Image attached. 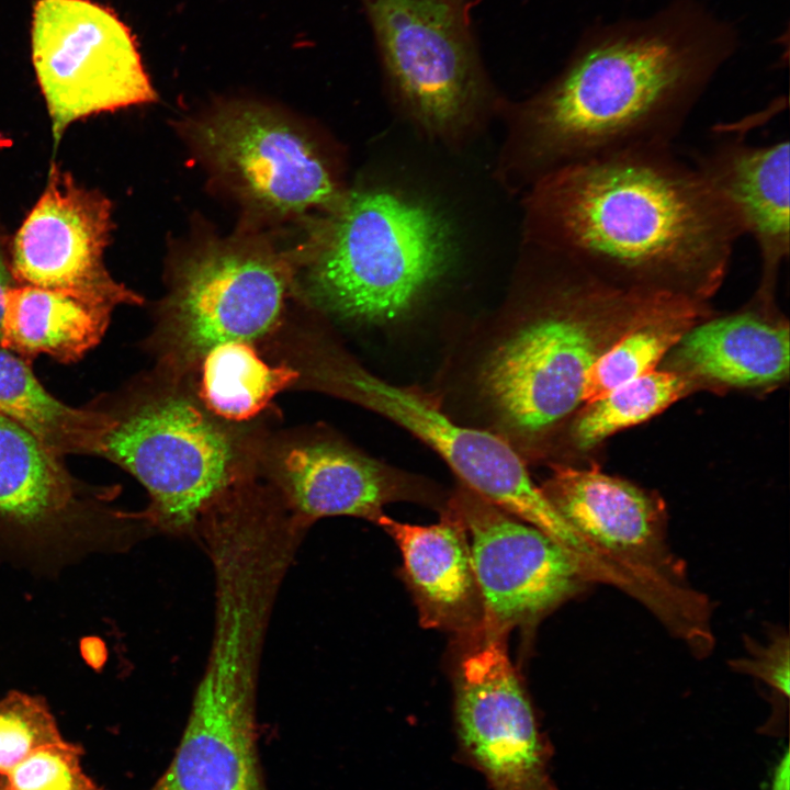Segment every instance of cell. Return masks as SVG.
<instances>
[{"mask_svg": "<svg viewBox=\"0 0 790 790\" xmlns=\"http://www.w3.org/2000/svg\"><path fill=\"white\" fill-rule=\"evenodd\" d=\"M543 252L611 285L708 302L742 236L693 166L670 148L577 162L537 179Z\"/></svg>", "mask_w": 790, "mask_h": 790, "instance_id": "obj_1", "label": "cell"}, {"mask_svg": "<svg viewBox=\"0 0 790 790\" xmlns=\"http://www.w3.org/2000/svg\"><path fill=\"white\" fill-rule=\"evenodd\" d=\"M713 67L712 58L661 34L595 45L524 105L526 159L540 178L577 162L670 148Z\"/></svg>", "mask_w": 790, "mask_h": 790, "instance_id": "obj_2", "label": "cell"}, {"mask_svg": "<svg viewBox=\"0 0 790 790\" xmlns=\"http://www.w3.org/2000/svg\"><path fill=\"white\" fill-rule=\"evenodd\" d=\"M548 256L552 275L528 317L490 350L479 375L500 425L529 445L571 419L583 404L588 370L619 338L688 298L618 287Z\"/></svg>", "mask_w": 790, "mask_h": 790, "instance_id": "obj_3", "label": "cell"}, {"mask_svg": "<svg viewBox=\"0 0 790 790\" xmlns=\"http://www.w3.org/2000/svg\"><path fill=\"white\" fill-rule=\"evenodd\" d=\"M189 379L155 374L99 397L106 417L100 456L146 489L151 529L195 534L229 493L259 474L262 441L202 404Z\"/></svg>", "mask_w": 790, "mask_h": 790, "instance_id": "obj_4", "label": "cell"}, {"mask_svg": "<svg viewBox=\"0 0 790 790\" xmlns=\"http://www.w3.org/2000/svg\"><path fill=\"white\" fill-rule=\"evenodd\" d=\"M453 250L447 221L429 205L387 190L345 192L311 235L301 290L338 319L393 321L443 275Z\"/></svg>", "mask_w": 790, "mask_h": 790, "instance_id": "obj_5", "label": "cell"}, {"mask_svg": "<svg viewBox=\"0 0 790 790\" xmlns=\"http://www.w3.org/2000/svg\"><path fill=\"white\" fill-rule=\"evenodd\" d=\"M290 364L296 386L332 395L376 413L432 449L466 488L529 523L564 549L577 535L538 487L519 453L503 437L451 419L420 390L391 383L336 343L312 338Z\"/></svg>", "mask_w": 790, "mask_h": 790, "instance_id": "obj_6", "label": "cell"}, {"mask_svg": "<svg viewBox=\"0 0 790 790\" xmlns=\"http://www.w3.org/2000/svg\"><path fill=\"white\" fill-rule=\"evenodd\" d=\"M296 282L292 257L264 240L234 237L199 247L174 269L146 342L157 369L189 379L216 346L269 337Z\"/></svg>", "mask_w": 790, "mask_h": 790, "instance_id": "obj_7", "label": "cell"}, {"mask_svg": "<svg viewBox=\"0 0 790 790\" xmlns=\"http://www.w3.org/2000/svg\"><path fill=\"white\" fill-rule=\"evenodd\" d=\"M114 493L77 479L59 454L0 415V558L53 575L124 550L150 529L143 511L114 508Z\"/></svg>", "mask_w": 790, "mask_h": 790, "instance_id": "obj_8", "label": "cell"}, {"mask_svg": "<svg viewBox=\"0 0 790 790\" xmlns=\"http://www.w3.org/2000/svg\"><path fill=\"white\" fill-rule=\"evenodd\" d=\"M387 80L413 121L449 139L488 98L467 11L449 0H361Z\"/></svg>", "mask_w": 790, "mask_h": 790, "instance_id": "obj_9", "label": "cell"}, {"mask_svg": "<svg viewBox=\"0 0 790 790\" xmlns=\"http://www.w3.org/2000/svg\"><path fill=\"white\" fill-rule=\"evenodd\" d=\"M32 63L57 144L75 122L156 101L129 27L92 0H37Z\"/></svg>", "mask_w": 790, "mask_h": 790, "instance_id": "obj_10", "label": "cell"}, {"mask_svg": "<svg viewBox=\"0 0 790 790\" xmlns=\"http://www.w3.org/2000/svg\"><path fill=\"white\" fill-rule=\"evenodd\" d=\"M193 138L217 174L268 214L326 213L345 193L311 139L262 106L221 108L195 125Z\"/></svg>", "mask_w": 790, "mask_h": 790, "instance_id": "obj_11", "label": "cell"}, {"mask_svg": "<svg viewBox=\"0 0 790 790\" xmlns=\"http://www.w3.org/2000/svg\"><path fill=\"white\" fill-rule=\"evenodd\" d=\"M507 635L482 631L460 662L459 748L490 790H555L550 746L508 655Z\"/></svg>", "mask_w": 790, "mask_h": 790, "instance_id": "obj_12", "label": "cell"}, {"mask_svg": "<svg viewBox=\"0 0 790 790\" xmlns=\"http://www.w3.org/2000/svg\"><path fill=\"white\" fill-rule=\"evenodd\" d=\"M112 205L98 190L76 182L55 162L44 192L10 240V269L18 284L58 291L113 309L144 298L115 281L103 255L113 229Z\"/></svg>", "mask_w": 790, "mask_h": 790, "instance_id": "obj_13", "label": "cell"}, {"mask_svg": "<svg viewBox=\"0 0 790 790\" xmlns=\"http://www.w3.org/2000/svg\"><path fill=\"white\" fill-rule=\"evenodd\" d=\"M450 503L465 524L483 632L508 634L578 595L587 584L571 555L538 528L465 486Z\"/></svg>", "mask_w": 790, "mask_h": 790, "instance_id": "obj_14", "label": "cell"}, {"mask_svg": "<svg viewBox=\"0 0 790 790\" xmlns=\"http://www.w3.org/2000/svg\"><path fill=\"white\" fill-rule=\"evenodd\" d=\"M540 488L576 533L609 560L684 602L709 600L688 584L685 562L668 544L667 508L658 493L597 465H554Z\"/></svg>", "mask_w": 790, "mask_h": 790, "instance_id": "obj_15", "label": "cell"}, {"mask_svg": "<svg viewBox=\"0 0 790 790\" xmlns=\"http://www.w3.org/2000/svg\"><path fill=\"white\" fill-rule=\"evenodd\" d=\"M261 470L287 509L307 526L332 516L376 522L390 503L429 500L428 490L413 477L328 436L263 443Z\"/></svg>", "mask_w": 790, "mask_h": 790, "instance_id": "obj_16", "label": "cell"}, {"mask_svg": "<svg viewBox=\"0 0 790 790\" xmlns=\"http://www.w3.org/2000/svg\"><path fill=\"white\" fill-rule=\"evenodd\" d=\"M775 292L758 287L743 307L695 324L662 361L693 390L768 392L788 380L789 325Z\"/></svg>", "mask_w": 790, "mask_h": 790, "instance_id": "obj_17", "label": "cell"}, {"mask_svg": "<svg viewBox=\"0 0 790 790\" xmlns=\"http://www.w3.org/2000/svg\"><path fill=\"white\" fill-rule=\"evenodd\" d=\"M692 166L741 235L754 239L761 263L759 286L776 290L790 249L789 142L754 145L735 135L719 139Z\"/></svg>", "mask_w": 790, "mask_h": 790, "instance_id": "obj_18", "label": "cell"}, {"mask_svg": "<svg viewBox=\"0 0 790 790\" xmlns=\"http://www.w3.org/2000/svg\"><path fill=\"white\" fill-rule=\"evenodd\" d=\"M396 542L406 582L420 621L475 636L482 631L483 609L473 569L467 531L449 501L440 521L417 526L382 515L375 522Z\"/></svg>", "mask_w": 790, "mask_h": 790, "instance_id": "obj_19", "label": "cell"}, {"mask_svg": "<svg viewBox=\"0 0 790 790\" xmlns=\"http://www.w3.org/2000/svg\"><path fill=\"white\" fill-rule=\"evenodd\" d=\"M111 315L58 291L15 283L5 295L0 346L29 362L40 354L76 362L101 341Z\"/></svg>", "mask_w": 790, "mask_h": 790, "instance_id": "obj_20", "label": "cell"}, {"mask_svg": "<svg viewBox=\"0 0 790 790\" xmlns=\"http://www.w3.org/2000/svg\"><path fill=\"white\" fill-rule=\"evenodd\" d=\"M149 790H269L257 724L188 716L172 760Z\"/></svg>", "mask_w": 790, "mask_h": 790, "instance_id": "obj_21", "label": "cell"}, {"mask_svg": "<svg viewBox=\"0 0 790 790\" xmlns=\"http://www.w3.org/2000/svg\"><path fill=\"white\" fill-rule=\"evenodd\" d=\"M0 415L64 456H100L106 417L91 404L71 407L46 391L31 362L0 346Z\"/></svg>", "mask_w": 790, "mask_h": 790, "instance_id": "obj_22", "label": "cell"}, {"mask_svg": "<svg viewBox=\"0 0 790 790\" xmlns=\"http://www.w3.org/2000/svg\"><path fill=\"white\" fill-rule=\"evenodd\" d=\"M196 395L205 408L227 422L252 420L281 391L296 386L300 373L284 362L266 363L249 342L216 346L202 359Z\"/></svg>", "mask_w": 790, "mask_h": 790, "instance_id": "obj_23", "label": "cell"}, {"mask_svg": "<svg viewBox=\"0 0 790 790\" xmlns=\"http://www.w3.org/2000/svg\"><path fill=\"white\" fill-rule=\"evenodd\" d=\"M695 392L688 380L659 369L583 403L567 428L569 447L586 453L610 436L640 425Z\"/></svg>", "mask_w": 790, "mask_h": 790, "instance_id": "obj_24", "label": "cell"}, {"mask_svg": "<svg viewBox=\"0 0 790 790\" xmlns=\"http://www.w3.org/2000/svg\"><path fill=\"white\" fill-rule=\"evenodd\" d=\"M710 314L708 302L686 300L625 332L588 370L583 403L657 370L680 338Z\"/></svg>", "mask_w": 790, "mask_h": 790, "instance_id": "obj_25", "label": "cell"}, {"mask_svg": "<svg viewBox=\"0 0 790 790\" xmlns=\"http://www.w3.org/2000/svg\"><path fill=\"white\" fill-rule=\"evenodd\" d=\"M61 740L44 698L15 690L0 699V776L35 749Z\"/></svg>", "mask_w": 790, "mask_h": 790, "instance_id": "obj_26", "label": "cell"}, {"mask_svg": "<svg viewBox=\"0 0 790 790\" xmlns=\"http://www.w3.org/2000/svg\"><path fill=\"white\" fill-rule=\"evenodd\" d=\"M82 755L65 738L44 745L0 776V790H104L84 772Z\"/></svg>", "mask_w": 790, "mask_h": 790, "instance_id": "obj_27", "label": "cell"}, {"mask_svg": "<svg viewBox=\"0 0 790 790\" xmlns=\"http://www.w3.org/2000/svg\"><path fill=\"white\" fill-rule=\"evenodd\" d=\"M747 657L730 661L733 669L755 676L775 691L789 697V637L786 632H775L766 645L747 640Z\"/></svg>", "mask_w": 790, "mask_h": 790, "instance_id": "obj_28", "label": "cell"}, {"mask_svg": "<svg viewBox=\"0 0 790 790\" xmlns=\"http://www.w3.org/2000/svg\"><path fill=\"white\" fill-rule=\"evenodd\" d=\"M14 284L15 282L10 269V239L0 221V336L5 295Z\"/></svg>", "mask_w": 790, "mask_h": 790, "instance_id": "obj_29", "label": "cell"}, {"mask_svg": "<svg viewBox=\"0 0 790 790\" xmlns=\"http://www.w3.org/2000/svg\"><path fill=\"white\" fill-rule=\"evenodd\" d=\"M789 756L780 763L774 779L772 790H789Z\"/></svg>", "mask_w": 790, "mask_h": 790, "instance_id": "obj_30", "label": "cell"}, {"mask_svg": "<svg viewBox=\"0 0 790 790\" xmlns=\"http://www.w3.org/2000/svg\"><path fill=\"white\" fill-rule=\"evenodd\" d=\"M449 1L467 12H469L470 5L472 4L471 0H449Z\"/></svg>", "mask_w": 790, "mask_h": 790, "instance_id": "obj_31", "label": "cell"}]
</instances>
